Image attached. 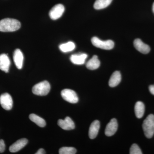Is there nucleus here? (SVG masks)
I'll return each instance as SVG.
<instances>
[{
	"label": "nucleus",
	"instance_id": "20e7f679",
	"mask_svg": "<svg viewBox=\"0 0 154 154\" xmlns=\"http://www.w3.org/2000/svg\"><path fill=\"white\" fill-rule=\"evenodd\" d=\"M91 42L95 47L102 49H112L114 46V42L112 40L102 41L97 37H93L91 39Z\"/></svg>",
	"mask_w": 154,
	"mask_h": 154
},
{
	"label": "nucleus",
	"instance_id": "9d476101",
	"mask_svg": "<svg viewBox=\"0 0 154 154\" xmlns=\"http://www.w3.org/2000/svg\"><path fill=\"white\" fill-rule=\"evenodd\" d=\"M118 128V123L115 119H112L107 125L105 130V134L110 137L115 134Z\"/></svg>",
	"mask_w": 154,
	"mask_h": 154
},
{
	"label": "nucleus",
	"instance_id": "a211bd4d",
	"mask_svg": "<svg viewBox=\"0 0 154 154\" xmlns=\"http://www.w3.org/2000/svg\"><path fill=\"white\" fill-rule=\"evenodd\" d=\"M135 113L137 118H141L145 112V105L142 102L139 101L136 103L134 107Z\"/></svg>",
	"mask_w": 154,
	"mask_h": 154
},
{
	"label": "nucleus",
	"instance_id": "dca6fc26",
	"mask_svg": "<svg viewBox=\"0 0 154 154\" xmlns=\"http://www.w3.org/2000/svg\"><path fill=\"white\" fill-rule=\"evenodd\" d=\"M121 81V75L120 72L115 71L112 74L109 81V85L114 88L118 85Z\"/></svg>",
	"mask_w": 154,
	"mask_h": 154
},
{
	"label": "nucleus",
	"instance_id": "ddd939ff",
	"mask_svg": "<svg viewBox=\"0 0 154 154\" xmlns=\"http://www.w3.org/2000/svg\"><path fill=\"white\" fill-rule=\"evenodd\" d=\"M14 60L17 68L21 69L23 66L24 56L20 49H17L14 51Z\"/></svg>",
	"mask_w": 154,
	"mask_h": 154
},
{
	"label": "nucleus",
	"instance_id": "0eeeda50",
	"mask_svg": "<svg viewBox=\"0 0 154 154\" xmlns=\"http://www.w3.org/2000/svg\"><path fill=\"white\" fill-rule=\"evenodd\" d=\"M0 104L5 110H11L13 107V101L11 95L8 93L2 94L0 96Z\"/></svg>",
	"mask_w": 154,
	"mask_h": 154
},
{
	"label": "nucleus",
	"instance_id": "423d86ee",
	"mask_svg": "<svg viewBox=\"0 0 154 154\" xmlns=\"http://www.w3.org/2000/svg\"><path fill=\"white\" fill-rule=\"evenodd\" d=\"M65 11V8L62 4H57L50 10L49 16L51 19L55 20L62 17Z\"/></svg>",
	"mask_w": 154,
	"mask_h": 154
},
{
	"label": "nucleus",
	"instance_id": "a878e982",
	"mask_svg": "<svg viewBox=\"0 0 154 154\" xmlns=\"http://www.w3.org/2000/svg\"><path fill=\"white\" fill-rule=\"evenodd\" d=\"M45 154V151L44 150V149H40L39 150L36 152V154Z\"/></svg>",
	"mask_w": 154,
	"mask_h": 154
},
{
	"label": "nucleus",
	"instance_id": "6e6552de",
	"mask_svg": "<svg viewBox=\"0 0 154 154\" xmlns=\"http://www.w3.org/2000/svg\"><path fill=\"white\" fill-rule=\"evenodd\" d=\"M134 45L136 49L143 54H147L149 52L150 48L148 45L144 43L140 38H136L134 42Z\"/></svg>",
	"mask_w": 154,
	"mask_h": 154
},
{
	"label": "nucleus",
	"instance_id": "f8f14e48",
	"mask_svg": "<svg viewBox=\"0 0 154 154\" xmlns=\"http://www.w3.org/2000/svg\"><path fill=\"white\" fill-rule=\"evenodd\" d=\"M11 65V61L7 54H5L0 55V69L5 72H8L9 68Z\"/></svg>",
	"mask_w": 154,
	"mask_h": 154
},
{
	"label": "nucleus",
	"instance_id": "4be33fe9",
	"mask_svg": "<svg viewBox=\"0 0 154 154\" xmlns=\"http://www.w3.org/2000/svg\"><path fill=\"white\" fill-rule=\"evenodd\" d=\"M76 152V149L72 147H63L59 151V153L60 154H75Z\"/></svg>",
	"mask_w": 154,
	"mask_h": 154
},
{
	"label": "nucleus",
	"instance_id": "412c9836",
	"mask_svg": "<svg viewBox=\"0 0 154 154\" xmlns=\"http://www.w3.org/2000/svg\"><path fill=\"white\" fill-rule=\"evenodd\" d=\"M75 48V45L72 42H69L67 43L60 45L59 48L61 51L66 53L72 51Z\"/></svg>",
	"mask_w": 154,
	"mask_h": 154
},
{
	"label": "nucleus",
	"instance_id": "5701e85b",
	"mask_svg": "<svg viewBox=\"0 0 154 154\" xmlns=\"http://www.w3.org/2000/svg\"><path fill=\"white\" fill-rule=\"evenodd\" d=\"M142 152L139 146L136 144H133L131 146L130 150V154H142Z\"/></svg>",
	"mask_w": 154,
	"mask_h": 154
},
{
	"label": "nucleus",
	"instance_id": "7ed1b4c3",
	"mask_svg": "<svg viewBox=\"0 0 154 154\" xmlns=\"http://www.w3.org/2000/svg\"><path fill=\"white\" fill-rule=\"evenodd\" d=\"M51 86L49 82L47 81L38 83L33 86L32 88V92L33 94L37 96H46L50 91Z\"/></svg>",
	"mask_w": 154,
	"mask_h": 154
},
{
	"label": "nucleus",
	"instance_id": "f3484780",
	"mask_svg": "<svg viewBox=\"0 0 154 154\" xmlns=\"http://www.w3.org/2000/svg\"><path fill=\"white\" fill-rule=\"evenodd\" d=\"M100 65V61L97 55L94 56L93 57L88 61L86 64V67L87 68L92 70L99 68Z\"/></svg>",
	"mask_w": 154,
	"mask_h": 154
},
{
	"label": "nucleus",
	"instance_id": "aec40b11",
	"mask_svg": "<svg viewBox=\"0 0 154 154\" xmlns=\"http://www.w3.org/2000/svg\"><path fill=\"white\" fill-rule=\"evenodd\" d=\"M29 119L30 120L36 123L37 125L40 127H44L46 125L45 120L36 114H30L29 116Z\"/></svg>",
	"mask_w": 154,
	"mask_h": 154
},
{
	"label": "nucleus",
	"instance_id": "6ab92c4d",
	"mask_svg": "<svg viewBox=\"0 0 154 154\" xmlns=\"http://www.w3.org/2000/svg\"><path fill=\"white\" fill-rule=\"evenodd\" d=\"M112 0H96L94 4V8L101 10L108 7L112 2Z\"/></svg>",
	"mask_w": 154,
	"mask_h": 154
},
{
	"label": "nucleus",
	"instance_id": "9b49d317",
	"mask_svg": "<svg viewBox=\"0 0 154 154\" xmlns=\"http://www.w3.org/2000/svg\"><path fill=\"white\" fill-rule=\"evenodd\" d=\"M28 143L27 139L22 138L16 141L9 148V151L11 152H16L24 148Z\"/></svg>",
	"mask_w": 154,
	"mask_h": 154
},
{
	"label": "nucleus",
	"instance_id": "393cba45",
	"mask_svg": "<svg viewBox=\"0 0 154 154\" xmlns=\"http://www.w3.org/2000/svg\"><path fill=\"white\" fill-rule=\"evenodd\" d=\"M149 88L150 92L152 95H154V85H152L149 86Z\"/></svg>",
	"mask_w": 154,
	"mask_h": 154
},
{
	"label": "nucleus",
	"instance_id": "39448f33",
	"mask_svg": "<svg viewBox=\"0 0 154 154\" xmlns=\"http://www.w3.org/2000/svg\"><path fill=\"white\" fill-rule=\"evenodd\" d=\"M62 97L65 100L69 103L75 104L79 101V97L76 93L70 89H64L61 93Z\"/></svg>",
	"mask_w": 154,
	"mask_h": 154
},
{
	"label": "nucleus",
	"instance_id": "1a4fd4ad",
	"mask_svg": "<svg viewBox=\"0 0 154 154\" xmlns=\"http://www.w3.org/2000/svg\"><path fill=\"white\" fill-rule=\"evenodd\" d=\"M57 124L61 128L65 130H70L74 129L75 128L74 122L69 117H66L63 120L59 119Z\"/></svg>",
	"mask_w": 154,
	"mask_h": 154
},
{
	"label": "nucleus",
	"instance_id": "f03ea898",
	"mask_svg": "<svg viewBox=\"0 0 154 154\" xmlns=\"http://www.w3.org/2000/svg\"><path fill=\"white\" fill-rule=\"evenodd\" d=\"M143 128L145 135L148 138H151L154 134V115L149 114L144 120Z\"/></svg>",
	"mask_w": 154,
	"mask_h": 154
},
{
	"label": "nucleus",
	"instance_id": "2eb2a0df",
	"mask_svg": "<svg viewBox=\"0 0 154 154\" xmlns=\"http://www.w3.org/2000/svg\"><path fill=\"white\" fill-rule=\"evenodd\" d=\"M87 57L88 55L86 54L83 53L73 54L70 59L73 63L76 65H82L85 63Z\"/></svg>",
	"mask_w": 154,
	"mask_h": 154
},
{
	"label": "nucleus",
	"instance_id": "bb28decb",
	"mask_svg": "<svg viewBox=\"0 0 154 154\" xmlns=\"http://www.w3.org/2000/svg\"><path fill=\"white\" fill-rule=\"evenodd\" d=\"M152 11H153V12L154 14V2L153 3V5H152Z\"/></svg>",
	"mask_w": 154,
	"mask_h": 154
},
{
	"label": "nucleus",
	"instance_id": "4468645a",
	"mask_svg": "<svg viewBox=\"0 0 154 154\" xmlns=\"http://www.w3.org/2000/svg\"><path fill=\"white\" fill-rule=\"evenodd\" d=\"M100 128V122L98 120H95L91 123L89 130V137L94 139L97 137Z\"/></svg>",
	"mask_w": 154,
	"mask_h": 154
},
{
	"label": "nucleus",
	"instance_id": "f257e3e1",
	"mask_svg": "<svg viewBox=\"0 0 154 154\" xmlns=\"http://www.w3.org/2000/svg\"><path fill=\"white\" fill-rule=\"evenodd\" d=\"M21 27V23L17 19L6 18L0 21V31L14 32Z\"/></svg>",
	"mask_w": 154,
	"mask_h": 154
},
{
	"label": "nucleus",
	"instance_id": "b1692460",
	"mask_svg": "<svg viewBox=\"0 0 154 154\" xmlns=\"http://www.w3.org/2000/svg\"><path fill=\"white\" fill-rule=\"evenodd\" d=\"M5 149V144L3 140H0V153H2Z\"/></svg>",
	"mask_w": 154,
	"mask_h": 154
}]
</instances>
